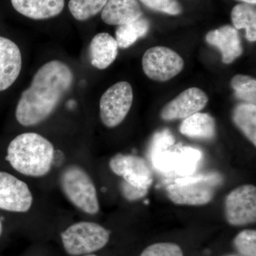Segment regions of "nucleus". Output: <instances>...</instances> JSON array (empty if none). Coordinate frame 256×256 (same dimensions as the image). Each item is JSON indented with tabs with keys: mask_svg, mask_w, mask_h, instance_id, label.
<instances>
[{
	"mask_svg": "<svg viewBox=\"0 0 256 256\" xmlns=\"http://www.w3.org/2000/svg\"><path fill=\"white\" fill-rule=\"evenodd\" d=\"M73 82V72L66 64L54 60L44 64L18 101L16 118L18 124L30 127L48 118Z\"/></svg>",
	"mask_w": 256,
	"mask_h": 256,
	"instance_id": "1",
	"label": "nucleus"
},
{
	"mask_svg": "<svg viewBox=\"0 0 256 256\" xmlns=\"http://www.w3.org/2000/svg\"><path fill=\"white\" fill-rule=\"evenodd\" d=\"M54 158V148L41 134H18L10 143L6 159L16 171L26 176L40 178L50 172Z\"/></svg>",
	"mask_w": 256,
	"mask_h": 256,
	"instance_id": "2",
	"label": "nucleus"
},
{
	"mask_svg": "<svg viewBox=\"0 0 256 256\" xmlns=\"http://www.w3.org/2000/svg\"><path fill=\"white\" fill-rule=\"evenodd\" d=\"M60 182L62 191L72 204L88 214L98 213L100 205L95 184L82 168L67 166L60 174Z\"/></svg>",
	"mask_w": 256,
	"mask_h": 256,
	"instance_id": "3",
	"label": "nucleus"
},
{
	"mask_svg": "<svg viewBox=\"0 0 256 256\" xmlns=\"http://www.w3.org/2000/svg\"><path fill=\"white\" fill-rule=\"evenodd\" d=\"M60 236L67 254L82 256L105 247L110 239V232L100 224L80 222L66 229Z\"/></svg>",
	"mask_w": 256,
	"mask_h": 256,
	"instance_id": "4",
	"label": "nucleus"
},
{
	"mask_svg": "<svg viewBox=\"0 0 256 256\" xmlns=\"http://www.w3.org/2000/svg\"><path fill=\"white\" fill-rule=\"evenodd\" d=\"M132 102V88L129 82H120L109 88L100 100V116L104 126L109 128L119 126L130 110Z\"/></svg>",
	"mask_w": 256,
	"mask_h": 256,
	"instance_id": "5",
	"label": "nucleus"
},
{
	"mask_svg": "<svg viewBox=\"0 0 256 256\" xmlns=\"http://www.w3.org/2000/svg\"><path fill=\"white\" fill-rule=\"evenodd\" d=\"M183 58L174 50L165 46H154L142 57V68L148 78L156 82H168L181 73Z\"/></svg>",
	"mask_w": 256,
	"mask_h": 256,
	"instance_id": "6",
	"label": "nucleus"
},
{
	"mask_svg": "<svg viewBox=\"0 0 256 256\" xmlns=\"http://www.w3.org/2000/svg\"><path fill=\"white\" fill-rule=\"evenodd\" d=\"M168 196L176 204L202 206L210 203L214 196L212 178H183L166 188Z\"/></svg>",
	"mask_w": 256,
	"mask_h": 256,
	"instance_id": "7",
	"label": "nucleus"
},
{
	"mask_svg": "<svg viewBox=\"0 0 256 256\" xmlns=\"http://www.w3.org/2000/svg\"><path fill=\"white\" fill-rule=\"evenodd\" d=\"M226 218L236 226L255 223L256 220V188L245 184L234 188L225 200Z\"/></svg>",
	"mask_w": 256,
	"mask_h": 256,
	"instance_id": "8",
	"label": "nucleus"
},
{
	"mask_svg": "<svg viewBox=\"0 0 256 256\" xmlns=\"http://www.w3.org/2000/svg\"><path fill=\"white\" fill-rule=\"evenodd\" d=\"M109 166L114 174L134 188L148 191L152 184L150 168L140 156L118 154L111 158Z\"/></svg>",
	"mask_w": 256,
	"mask_h": 256,
	"instance_id": "9",
	"label": "nucleus"
},
{
	"mask_svg": "<svg viewBox=\"0 0 256 256\" xmlns=\"http://www.w3.org/2000/svg\"><path fill=\"white\" fill-rule=\"evenodd\" d=\"M33 196L24 182L0 172V210L25 213L31 208Z\"/></svg>",
	"mask_w": 256,
	"mask_h": 256,
	"instance_id": "10",
	"label": "nucleus"
},
{
	"mask_svg": "<svg viewBox=\"0 0 256 256\" xmlns=\"http://www.w3.org/2000/svg\"><path fill=\"white\" fill-rule=\"evenodd\" d=\"M208 101V96L204 90L190 88L166 104L160 112V117L166 121L184 120L203 110Z\"/></svg>",
	"mask_w": 256,
	"mask_h": 256,
	"instance_id": "11",
	"label": "nucleus"
},
{
	"mask_svg": "<svg viewBox=\"0 0 256 256\" xmlns=\"http://www.w3.org/2000/svg\"><path fill=\"white\" fill-rule=\"evenodd\" d=\"M22 66V58L18 45L9 38L0 36V92L13 85Z\"/></svg>",
	"mask_w": 256,
	"mask_h": 256,
	"instance_id": "12",
	"label": "nucleus"
},
{
	"mask_svg": "<svg viewBox=\"0 0 256 256\" xmlns=\"http://www.w3.org/2000/svg\"><path fill=\"white\" fill-rule=\"evenodd\" d=\"M206 40L207 43L220 50L224 64H232L242 54V40L238 32L230 25H224L208 32Z\"/></svg>",
	"mask_w": 256,
	"mask_h": 256,
	"instance_id": "13",
	"label": "nucleus"
},
{
	"mask_svg": "<svg viewBox=\"0 0 256 256\" xmlns=\"http://www.w3.org/2000/svg\"><path fill=\"white\" fill-rule=\"evenodd\" d=\"M101 12V18L108 25L124 24L142 16L138 0H108Z\"/></svg>",
	"mask_w": 256,
	"mask_h": 256,
	"instance_id": "14",
	"label": "nucleus"
},
{
	"mask_svg": "<svg viewBox=\"0 0 256 256\" xmlns=\"http://www.w3.org/2000/svg\"><path fill=\"white\" fill-rule=\"evenodd\" d=\"M16 12L32 20H47L63 11L65 0H11Z\"/></svg>",
	"mask_w": 256,
	"mask_h": 256,
	"instance_id": "15",
	"label": "nucleus"
},
{
	"mask_svg": "<svg viewBox=\"0 0 256 256\" xmlns=\"http://www.w3.org/2000/svg\"><path fill=\"white\" fill-rule=\"evenodd\" d=\"M118 45L108 33H99L92 38L89 46L90 63L96 68L104 70L117 58Z\"/></svg>",
	"mask_w": 256,
	"mask_h": 256,
	"instance_id": "16",
	"label": "nucleus"
},
{
	"mask_svg": "<svg viewBox=\"0 0 256 256\" xmlns=\"http://www.w3.org/2000/svg\"><path fill=\"white\" fill-rule=\"evenodd\" d=\"M180 131L184 136L194 139H212L216 132L214 119L210 114L196 112L184 120Z\"/></svg>",
	"mask_w": 256,
	"mask_h": 256,
	"instance_id": "17",
	"label": "nucleus"
},
{
	"mask_svg": "<svg viewBox=\"0 0 256 256\" xmlns=\"http://www.w3.org/2000/svg\"><path fill=\"white\" fill-rule=\"evenodd\" d=\"M150 28V22L142 16L131 22L118 26L116 31V40L118 47L121 48H129L140 38L146 36Z\"/></svg>",
	"mask_w": 256,
	"mask_h": 256,
	"instance_id": "18",
	"label": "nucleus"
},
{
	"mask_svg": "<svg viewBox=\"0 0 256 256\" xmlns=\"http://www.w3.org/2000/svg\"><path fill=\"white\" fill-rule=\"evenodd\" d=\"M233 120L236 127L256 146V104L242 102L234 108Z\"/></svg>",
	"mask_w": 256,
	"mask_h": 256,
	"instance_id": "19",
	"label": "nucleus"
},
{
	"mask_svg": "<svg viewBox=\"0 0 256 256\" xmlns=\"http://www.w3.org/2000/svg\"><path fill=\"white\" fill-rule=\"evenodd\" d=\"M232 20L236 30L244 28L249 42L256 41V10L254 5L242 3L236 5L232 11Z\"/></svg>",
	"mask_w": 256,
	"mask_h": 256,
	"instance_id": "20",
	"label": "nucleus"
},
{
	"mask_svg": "<svg viewBox=\"0 0 256 256\" xmlns=\"http://www.w3.org/2000/svg\"><path fill=\"white\" fill-rule=\"evenodd\" d=\"M108 0H70L68 8L76 20L86 21L102 11Z\"/></svg>",
	"mask_w": 256,
	"mask_h": 256,
	"instance_id": "21",
	"label": "nucleus"
},
{
	"mask_svg": "<svg viewBox=\"0 0 256 256\" xmlns=\"http://www.w3.org/2000/svg\"><path fill=\"white\" fill-rule=\"evenodd\" d=\"M230 86L235 92L236 97L247 104H256V80L249 76H234L230 82Z\"/></svg>",
	"mask_w": 256,
	"mask_h": 256,
	"instance_id": "22",
	"label": "nucleus"
},
{
	"mask_svg": "<svg viewBox=\"0 0 256 256\" xmlns=\"http://www.w3.org/2000/svg\"><path fill=\"white\" fill-rule=\"evenodd\" d=\"M236 248L242 256H256V230H244L234 239Z\"/></svg>",
	"mask_w": 256,
	"mask_h": 256,
	"instance_id": "23",
	"label": "nucleus"
},
{
	"mask_svg": "<svg viewBox=\"0 0 256 256\" xmlns=\"http://www.w3.org/2000/svg\"><path fill=\"white\" fill-rule=\"evenodd\" d=\"M144 6L154 11L172 16L182 12V6L178 0H139Z\"/></svg>",
	"mask_w": 256,
	"mask_h": 256,
	"instance_id": "24",
	"label": "nucleus"
},
{
	"mask_svg": "<svg viewBox=\"0 0 256 256\" xmlns=\"http://www.w3.org/2000/svg\"><path fill=\"white\" fill-rule=\"evenodd\" d=\"M140 256H184L182 250L172 242H158L150 246Z\"/></svg>",
	"mask_w": 256,
	"mask_h": 256,
	"instance_id": "25",
	"label": "nucleus"
},
{
	"mask_svg": "<svg viewBox=\"0 0 256 256\" xmlns=\"http://www.w3.org/2000/svg\"><path fill=\"white\" fill-rule=\"evenodd\" d=\"M121 191H122L124 198L129 201L140 200L146 196L148 192L146 190H140V188H134L124 181L121 184Z\"/></svg>",
	"mask_w": 256,
	"mask_h": 256,
	"instance_id": "26",
	"label": "nucleus"
},
{
	"mask_svg": "<svg viewBox=\"0 0 256 256\" xmlns=\"http://www.w3.org/2000/svg\"><path fill=\"white\" fill-rule=\"evenodd\" d=\"M237 1L242 2L246 3V4L252 5H255L256 4V0H237Z\"/></svg>",
	"mask_w": 256,
	"mask_h": 256,
	"instance_id": "27",
	"label": "nucleus"
},
{
	"mask_svg": "<svg viewBox=\"0 0 256 256\" xmlns=\"http://www.w3.org/2000/svg\"><path fill=\"white\" fill-rule=\"evenodd\" d=\"M2 233V224L1 220H0V236Z\"/></svg>",
	"mask_w": 256,
	"mask_h": 256,
	"instance_id": "28",
	"label": "nucleus"
},
{
	"mask_svg": "<svg viewBox=\"0 0 256 256\" xmlns=\"http://www.w3.org/2000/svg\"><path fill=\"white\" fill-rule=\"evenodd\" d=\"M82 256H97L96 255H94V254H88V255H84Z\"/></svg>",
	"mask_w": 256,
	"mask_h": 256,
	"instance_id": "29",
	"label": "nucleus"
},
{
	"mask_svg": "<svg viewBox=\"0 0 256 256\" xmlns=\"http://www.w3.org/2000/svg\"><path fill=\"white\" fill-rule=\"evenodd\" d=\"M235 256V255H230V256Z\"/></svg>",
	"mask_w": 256,
	"mask_h": 256,
	"instance_id": "30",
	"label": "nucleus"
}]
</instances>
